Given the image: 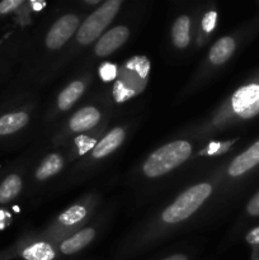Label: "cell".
Returning <instances> with one entry per match:
<instances>
[{
    "mask_svg": "<svg viewBox=\"0 0 259 260\" xmlns=\"http://www.w3.org/2000/svg\"><path fill=\"white\" fill-rule=\"evenodd\" d=\"M192 147L187 141H175L152 152L144 165V173L150 178H156L179 167L190 156Z\"/></svg>",
    "mask_w": 259,
    "mask_h": 260,
    "instance_id": "cell-2",
    "label": "cell"
},
{
    "mask_svg": "<svg viewBox=\"0 0 259 260\" xmlns=\"http://www.w3.org/2000/svg\"><path fill=\"white\" fill-rule=\"evenodd\" d=\"M212 192L210 184H198L189 188L175 200L163 213V220L168 223H175L185 220L201 207Z\"/></svg>",
    "mask_w": 259,
    "mask_h": 260,
    "instance_id": "cell-3",
    "label": "cell"
},
{
    "mask_svg": "<svg viewBox=\"0 0 259 260\" xmlns=\"http://www.w3.org/2000/svg\"><path fill=\"white\" fill-rule=\"evenodd\" d=\"M117 68L113 63L106 62L99 69V75L104 81H112L117 78Z\"/></svg>",
    "mask_w": 259,
    "mask_h": 260,
    "instance_id": "cell-21",
    "label": "cell"
},
{
    "mask_svg": "<svg viewBox=\"0 0 259 260\" xmlns=\"http://www.w3.org/2000/svg\"><path fill=\"white\" fill-rule=\"evenodd\" d=\"M246 211H248V213L250 216H259V190L256 192V194L251 198L250 202L248 203Z\"/></svg>",
    "mask_w": 259,
    "mask_h": 260,
    "instance_id": "cell-24",
    "label": "cell"
},
{
    "mask_svg": "<svg viewBox=\"0 0 259 260\" xmlns=\"http://www.w3.org/2000/svg\"><path fill=\"white\" fill-rule=\"evenodd\" d=\"M85 208L81 207V206H73L58 217V221L63 225H75V223L80 222L85 217Z\"/></svg>",
    "mask_w": 259,
    "mask_h": 260,
    "instance_id": "cell-19",
    "label": "cell"
},
{
    "mask_svg": "<svg viewBox=\"0 0 259 260\" xmlns=\"http://www.w3.org/2000/svg\"><path fill=\"white\" fill-rule=\"evenodd\" d=\"M61 168H62V159H61V156L57 154H52L46 157L45 161L41 164L37 173H36V177L40 180H45L48 177H52L56 173L60 172Z\"/></svg>",
    "mask_w": 259,
    "mask_h": 260,
    "instance_id": "cell-18",
    "label": "cell"
},
{
    "mask_svg": "<svg viewBox=\"0 0 259 260\" xmlns=\"http://www.w3.org/2000/svg\"><path fill=\"white\" fill-rule=\"evenodd\" d=\"M121 4V0H108L103 3L95 12L91 13L79 28L78 35H76V40L79 41V43L89 45L95 41L116 17Z\"/></svg>",
    "mask_w": 259,
    "mask_h": 260,
    "instance_id": "cell-4",
    "label": "cell"
},
{
    "mask_svg": "<svg viewBox=\"0 0 259 260\" xmlns=\"http://www.w3.org/2000/svg\"><path fill=\"white\" fill-rule=\"evenodd\" d=\"M231 146V142H226V144H218V142H213V144H211L210 146H208V150H207V154H222V152H225L226 150L229 149V147Z\"/></svg>",
    "mask_w": 259,
    "mask_h": 260,
    "instance_id": "cell-25",
    "label": "cell"
},
{
    "mask_svg": "<svg viewBox=\"0 0 259 260\" xmlns=\"http://www.w3.org/2000/svg\"><path fill=\"white\" fill-rule=\"evenodd\" d=\"M79 19L76 15L68 14L61 17L60 19L56 20L55 24L52 25L48 35L46 37V45L51 50H57L60 48L71 36L78 29Z\"/></svg>",
    "mask_w": 259,
    "mask_h": 260,
    "instance_id": "cell-6",
    "label": "cell"
},
{
    "mask_svg": "<svg viewBox=\"0 0 259 260\" xmlns=\"http://www.w3.org/2000/svg\"><path fill=\"white\" fill-rule=\"evenodd\" d=\"M150 61L145 56H134L117 71L113 96L117 103H123L144 91L147 85Z\"/></svg>",
    "mask_w": 259,
    "mask_h": 260,
    "instance_id": "cell-1",
    "label": "cell"
},
{
    "mask_svg": "<svg viewBox=\"0 0 259 260\" xmlns=\"http://www.w3.org/2000/svg\"><path fill=\"white\" fill-rule=\"evenodd\" d=\"M246 241L253 246L259 245V226L258 228L253 229V230L246 235Z\"/></svg>",
    "mask_w": 259,
    "mask_h": 260,
    "instance_id": "cell-26",
    "label": "cell"
},
{
    "mask_svg": "<svg viewBox=\"0 0 259 260\" xmlns=\"http://www.w3.org/2000/svg\"><path fill=\"white\" fill-rule=\"evenodd\" d=\"M189 25L190 20L189 18L183 15L175 20L174 25H173L172 36H173V42L177 47L184 48L189 45Z\"/></svg>",
    "mask_w": 259,
    "mask_h": 260,
    "instance_id": "cell-14",
    "label": "cell"
},
{
    "mask_svg": "<svg viewBox=\"0 0 259 260\" xmlns=\"http://www.w3.org/2000/svg\"><path fill=\"white\" fill-rule=\"evenodd\" d=\"M233 112L243 119L259 114V80L239 88L231 98Z\"/></svg>",
    "mask_w": 259,
    "mask_h": 260,
    "instance_id": "cell-5",
    "label": "cell"
},
{
    "mask_svg": "<svg viewBox=\"0 0 259 260\" xmlns=\"http://www.w3.org/2000/svg\"><path fill=\"white\" fill-rule=\"evenodd\" d=\"M124 139V131L122 128H114L102 140L101 142L96 144V146L93 149V156L99 159L104 157L113 152L119 145L122 144Z\"/></svg>",
    "mask_w": 259,
    "mask_h": 260,
    "instance_id": "cell-10",
    "label": "cell"
},
{
    "mask_svg": "<svg viewBox=\"0 0 259 260\" xmlns=\"http://www.w3.org/2000/svg\"><path fill=\"white\" fill-rule=\"evenodd\" d=\"M75 144L76 146L79 147V154L80 155H84L86 151H89V150L94 149V147L96 146V141L94 139H89V137L86 136H79L75 139Z\"/></svg>",
    "mask_w": 259,
    "mask_h": 260,
    "instance_id": "cell-20",
    "label": "cell"
},
{
    "mask_svg": "<svg viewBox=\"0 0 259 260\" xmlns=\"http://www.w3.org/2000/svg\"><path fill=\"white\" fill-rule=\"evenodd\" d=\"M130 36L128 28L126 27H116L106 33L98 43L95 45V53L98 56H108L109 53L114 52L119 46L123 45Z\"/></svg>",
    "mask_w": 259,
    "mask_h": 260,
    "instance_id": "cell-7",
    "label": "cell"
},
{
    "mask_svg": "<svg viewBox=\"0 0 259 260\" xmlns=\"http://www.w3.org/2000/svg\"><path fill=\"white\" fill-rule=\"evenodd\" d=\"M22 255L25 260H52L55 258V251L48 244L37 243L25 249Z\"/></svg>",
    "mask_w": 259,
    "mask_h": 260,
    "instance_id": "cell-17",
    "label": "cell"
},
{
    "mask_svg": "<svg viewBox=\"0 0 259 260\" xmlns=\"http://www.w3.org/2000/svg\"><path fill=\"white\" fill-rule=\"evenodd\" d=\"M23 0H4L3 3H0V13L5 14V13H9L12 10L17 9L19 5H22Z\"/></svg>",
    "mask_w": 259,
    "mask_h": 260,
    "instance_id": "cell-23",
    "label": "cell"
},
{
    "mask_svg": "<svg viewBox=\"0 0 259 260\" xmlns=\"http://www.w3.org/2000/svg\"><path fill=\"white\" fill-rule=\"evenodd\" d=\"M216 19H217V13L216 12H208L202 19V27L206 32H211L216 25Z\"/></svg>",
    "mask_w": 259,
    "mask_h": 260,
    "instance_id": "cell-22",
    "label": "cell"
},
{
    "mask_svg": "<svg viewBox=\"0 0 259 260\" xmlns=\"http://www.w3.org/2000/svg\"><path fill=\"white\" fill-rule=\"evenodd\" d=\"M28 123V114L24 112L5 114L0 118V135H9L23 128Z\"/></svg>",
    "mask_w": 259,
    "mask_h": 260,
    "instance_id": "cell-13",
    "label": "cell"
},
{
    "mask_svg": "<svg viewBox=\"0 0 259 260\" xmlns=\"http://www.w3.org/2000/svg\"><path fill=\"white\" fill-rule=\"evenodd\" d=\"M94 235H95V231H94L93 229L81 230L80 233L75 234V235L71 236L70 239H68V240H65L61 244V251H62L63 254L76 253V251L85 248V246L93 240Z\"/></svg>",
    "mask_w": 259,
    "mask_h": 260,
    "instance_id": "cell-12",
    "label": "cell"
},
{
    "mask_svg": "<svg viewBox=\"0 0 259 260\" xmlns=\"http://www.w3.org/2000/svg\"><path fill=\"white\" fill-rule=\"evenodd\" d=\"M234 51H235V41L231 37H223L212 46L208 57L212 63L221 65L231 57Z\"/></svg>",
    "mask_w": 259,
    "mask_h": 260,
    "instance_id": "cell-11",
    "label": "cell"
},
{
    "mask_svg": "<svg viewBox=\"0 0 259 260\" xmlns=\"http://www.w3.org/2000/svg\"><path fill=\"white\" fill-rule=\"evenodd\" d=\"M164 260H188L185 258L184 255H180V254H177V255H173V256H169V258L164 259Z\"/></svg>",
    "mask_w": 259,
    "mask_h": 260,
    "instance_id": "cell-27",
    "label": "cell"
},
{
    "mask_svg": "<svg viewBox=\"0 0 259 260\" xmlns=\"http://www.w3.org/2000/svg\"><path fill=\"white\" fill-rule=\"evenodd\" d=\"M101 119V113L93 107L80 109L73 116L70 121V128L75 132H83L95 126Z\"/></svg>",
    "mask_w": 259,
    "mask_h": 260,
    "instance_id": "cell-9",
    "label": "cell"
},
{
    "mask_svg": "<svg viewBox=\"0 0 259 260\" xmlns=\"http://www.w3.org/2000/svg\"><path fill=\"white\" fill-rule=\"evenodd\" d=\"M84 91V85L80 81H73L70 85L66 89H63V91H61V94L58 95V108L61 111H68L69 108H71L74 103L80 98V95Z\"/></svg>",
    "mask_w": 259,
    "mask_h": 260,
    "instance_id": "cell-15",
    "label": "cell"
},
{
    "mask_svg": "<svg viewBox=\"0 0 259 260\" xmlns=\"http://www.w3.org/2000/svg\"><path fill=\"white\" fill-rule=\"evenodd\" d=\"M256 165H259V140L234 159L229 167V174L231 177H240Z\"/></svg>",
    "mask_w": 259,
    "mask_h": 260,
    "instance_id": "cell-8",
    "label": "cell"
},
{
    "mask_svg": "<svg viewBox=\"0 0 259 260\" xmlns=\"http://www.w3.org/2000/svg\"><path fill=\"white\" fill-rule=\"evenodd\" d=\"M22 180L18 175H9L5 178L4 182L0 184V203H8L14 200L20 192Z\"/></svg>",
    "mask_w": 259,
    "mask_h": 260,
    "instance_id": "cell-16",
    "label": "cell"
},
{
    "mask_svg": "<svg viewBox=\"0 0 259 260\" xmlns=\"http://www.w3.org/2000/svg\"><path fill=\"white\" fill-rule=\"evenodd\" d=\"M88 3H90V4H95V3H98V0H88Z\"/></svg>",
    "mask_w": 259,
    "mask_h": 260,
    "instance_id": "cell-29",
    "label": "cell"
},
{
    "mask_svg": "<svg viewBox=\"0 0 259 260\" xmlns=\"http://www.w3.org/2000/svg\"><path fill=\"white\" fill-rule=\"evenodd\" d=\"M45 5H46L45 2H42V3H33V8H35V10H41L43 7H45Z\"/></svg>",
    "mask_w": 259,
    "mask_h": 260,
    "instance_id": "cell-28",
    "label": "cell"
}]
</instances>
